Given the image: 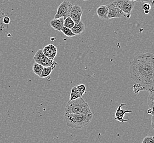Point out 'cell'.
Returning a JSON list of instances; mask_svg holds the SVG:
<instances>
[{
	"label": "cell",
	"instance_id": "obj_1",
	"mask_svg": "<svg viewBox=\"0 0 154 143\" xmlns=\"http://www.w3.org/2000/svg\"><path fill=\"white\" fill-rule=\"evenodd\" d=\"M131 77L149 92L154 89V54L145 52L138 55L130 62Z\"/></svg>",
	"mask_w": 154,
	"mask_h": 143
},
{
	"label": "cell",
	"instance_id": "obj_2",
	"mask_svg": "<svg viewBox=\"0 0 154 143\" xmlns=\"http://www.w3.org/2000/svg\"><path fill=\"white\" fill-rule=\"evenodd\" d=\"M92 114H67L65 113L64 119L69 127L73 129H81L86 127L91 122Z\"/></svg>",
	"mask_w": 154,
	"mask_h": 143
},
{
	"label": "cell",
	"instance_id": "obj_3",
	"mask_svg": "<svg viewBox=\"0 0 154 143\" xmlns=\"http://www.w3.org/2000/svg\"><path fill=\"white\" fill-rule=\"evenodd\" d=\"M65 113L67 114H92L89 105L82 97L69 100L65 107Z\"/></svg>",
	"mask_w": 154,
	"mask_h": 143
},
{
	"label": "cell",
	"instance_id": "obj_4",
	"mask_svg": "<svg viewBox=\"0 0 154 143\" xmlns=\"http://www.w3.org/2000/svg\"><path fill=\"white\" fill-rule=\"evenodd\" d=\"M135 2L129 0H114L112 3L122 11L127 18H130L131 13L135 6Z\"/></svg>",
	"mask_w": 154,
	"mask_h": 143
},
{
	"label": "cell",
	"instance_id": "obj_5",
	"mask_svg": "<svg viewBox=\"0 0 154 143\" xmlns=\"http://www.w3.org/2000/svg\"><path fill=\"white\" fill-rule=\"evenodd\" d=\"M33 59L35 63L40 64L44 67L54 65L57 66L58 65V63L56 62V61L52 59H49L43 54L42 49H40L37 51V52L35 53L33 57Z\"/></svg>",
	"mask_w": 154,
	"mask_h": 143
},
{
	"label": "cell",
	"instance_id": "obj_6",
	"mask_svg": "<svg viewBox=\"0 0 154 143\" xmlns=\"http://www.w3.org/2000/svg\"><path fill=\"white\" fill-rule=\"evenodd\" d=\"M73 5L68 1H64L59 6L57 12L56 13L54 18L58 19L63 18L65 20L66 18L70 16V13Z\"/></svg>",
	"mask_w": 154,
	"mask_h": 143
},
{
	"label": "cell",
	"instance_id": "obj_7",
	"mask_svg": "<svg viewBox=\"0 0 154 143\" xmlns=\"http://www.w3.org/2000/svg\"><path fill=\"white\" fill-rule=\"evenodd\" d=\"M108 8V19L120 18L126 17V14L115 6L113 3H110L106 5Z\"/></svg>",
	"mask_w": 154,
	"mask_h": 143
},
{
	"label": "cell",
	"instance_id": "obj_8",
	"mask_svg": "<svg viewBox=\"0 0 154 143\" xmlns=\"http://www.w3.org/2000/svg\"><path fill=\"white\" fill-rule=\"evenodd\" d=\"M126 103H121L120 105L117 107V110L116 111L115 113V116L114 117V119L116 120L117 121L120 122H126L130 121L129 119H124V116L127 113H133L132 110H123L122 109V107L124 106H126Z\"/></svg>",
	"mask_w": 154,
	"mask_h": 143
},
{
	"label": "cell",
	"instance_id": "obj_9",
	"mask_svg": "<svg viewBox=\"0 0 154 143\" xmlns=\"http://www.w3.org/2000/svg\"><path fill=\"white\" fill-rule=\"evenodd\" d=\"M82 13L83 11L80 6L78 5H74L71 9L69 17L74 21L75 24H78L81 21Z\"/></svg>",
	"mask_w": 154,
	"mask_h": 143
},
{
	"label": "cell",
	"instance_id": "obj_10",
	"mask_svg": "<svg viewBox=\"0 0 154 143\" xmlns=\"http://www.w3.org/2000/svg\"><path fill=\"white\" fill-rule=\"evenodd\" d=\"M42 52L43 54L49 59L54 60L57 55L58 50L56 46L51 44L44 47L42 49Z\"/></svg>",
	"mask_w": 154,
	"mask_h": 143
},
{
	"label": "cell",
	"instance_id": "obj_11",
	"mask_svg": "<svg viewBox=\"0 0 154 143\" xmlns=\"http://www.w3.org/2000/svg\"><path fill=\"white\" fill-rule=\"evenodd\" d=\"M64 19L60 18L58 19H53L50 21V25L54 30L60 31L64 27Z\"/></svg>",
	"mask_w": 154,
	"mask_h": 143
},
{
	"label": "cell",
	"instance_id": "obj_12",
	"mask_svg": "<svg viewBox=\"0 0 154 143\" xmlns=\"http://www.w3.org/2000/svg\"><path fill=\"white\" fill-rule=\"evenodd\" d=\"M96 12L99 18L102 20L108 19V8L106 5H102L96 10Z\"/></svg>",
	"mask_w": 154,
	"mask_h": 143
},
{
	"label": "cell",
	"instance_id": "obj_13",
	"mask_svg": "<svg viewBox=\"0 0 154 143\" xmlns=\"http://www.w3.org/2000/svg\"><path fill=\"white\" fill-rule=\"evenodd\" d=\"M71 31L74 34L79 35L82 33L85 30V25L82 21L79 22L78 24H75L74 27L71 29Z\"/></svg>",
	"mask_w": 154,
	"mask_h": 143
},
{
	"label": "cell",
	"instance_id": "obj_14",
	"mask_svg": "<svg viewBox=\"0 0 154 143\" xmlns=\"http://www.w3.org/2000/svg\"><path fill=\"white\" fill-rule=\"evenodd\" d=\"M57 66H51V67H44L43 69V71L41 73V75L40 78H47L49 76V75L51 74L54 68H56Z\"/></svg>",
	"mask_w": 154,
	"mask_h": 143
},
{
	"label": "cell",
	"instance_id": "obj_15",
	"mask_svg": "<svg viewBox=\"0 0 154 143\" xmlns=\"http://www.w3.org/2000/svg\"><path fill=\"white\" fill-rule=\"evenodd\" d=\"M43 68L44 67L42 65H41L40 64H38L37 63H35L32 66V71L35 75H37L38 77H40L41 73L43 71Z\"/></svg>",
	"mask_w": 154,
	"mask_h": 143
},
{
	"label": "cell",
	"instance_id": "obj_16",
	"mask_svg": "<svg viewBox=\"0 0 154 143\" xmlns=\"http://www.w3.org/2000/svg\"><path fill=\"white\" fill-rule=\"evenodd\" d=\"M82 97L81 96L80 94L78 91V90L76 89V86L72 88L71 90V93H70V100H74L77 99L79 98Z\"/></svg>",
	"mask_w": 154,
	"mask_h": 143
},
{
	"label": "cell",
	"instance_id": "obj_17",
	"mask_svg": "<svg viewBox=\"0 0 154 143\" xmlns=\"http://www.w3.org/2000/svg\"><path fill=\"white\" fill-rule=\"evenodd\" d=\"M75 24V23L74 22V21L70 17L66 18L64 21V27L69 29H71L74 27Z\"/></svg>",
	"mask_w": 154,
	"mask_h": 143
},
{
	"label": "cell",
	"instance_id": "obj_18",
	"mask_svg": "<svg viewBox=\"0 0 154 143\" xmlns=\"http://www.w3.org/2000/svg\"><path fill=\"white\" fill-rule=\"evenodd\" d=\"M60 31L68 37H73L76 36V35L74 34L72 31H71V29L66 28L65 27H63Z\"/></svg>",
	"mask_w": 154,
	"mask_h": 143
},
{
	"label": "cell",
	"instance_id": "obj_19",
	"mask_svg": "<svg viewBox=\"0 0 154 143\" xmlns=\"http://www.w3.org/2000/svg\"><path fill=\"white\" fill-rule=\"evenodd\" d=\"M133 91L134 93L138 94L142 91H145L144 88L142 87V85L138 83H136L133 85L132 87Z\"/></svg>",
	"mask_w": 154,
	"mask_h": 143
},
{
	"label": "cell",
	"instance_id": "obj_20",
	"mask_svg": "<svg viewBox=\"0 0 154 143\" xmlns=\"http://www.w3.org/2000/svg\"><path fill=\"white\" fill-rule=\"evenodd\" d=\"M76 87L78 91L79 92V93L80 94L81 96L82 97L83 94L86 92V86L84 84H80L77 86H76Z\"/></svg>",
	"mask_w": 154,
	"mask_h": 143
},
{
	"label": "cell",
	"instance_id": "obj_21",
	"mask_svg": "<svg viewBox=\"0 0 154 143\" xmlns=\"http://www.w3.org/2000/svg\"><path fill=\"white\" fill-rule=\"evenodd\" d=\"M142 143H154V136H146L142 141Z\"/></svg>",
	"mask_w": 154,
	"mask_h": 143
},
{
	"label": "cell",
	"instance_id": "obj_22",
	"mask_svg": "<svg viewBox=\"0 0 154 143\" xmlns=\"http://www.w3.org/2000/svg\"><path fill=\"white\" fill-rule=\"evenodd\" d=\"M148 105L149 109L154 111V98L148 97Z\"/></svg>",
	"mask_w": 154,
	"mask_h": 143
},
{
	"label": "cell",
	"instance_id": "obj_23",
	"mask_svg": "<svg viewBox=\"0 0 154 143\" xmlns=\"http://www.w3.org/2000/svg\"><path fill=\"white\" fill-rule=\"evenodd\" d=\"M151 5L149 3H145L143 5V9L144 11H150L151 9Z\"/></svg>",
	"mask_w": 154,
	"mask_h": 143
},
{
	"label": "cell",
	"instance_id": "obj_24",
	"mask_svg": "<svg viewBox=\"0 0 154 143\" xmlns=\"http://www.w3.org/2000/svg\"><path fill=\"white\" fill-rule=\"evenodd\" d=\"M10 21H11V20H10V18H9L8 17L6 16V17H5L3 18V22L5 24H8L9 23H10Z\"/></svg>",
	"mask_w": 154,
	"mask_h": 143
},
{
	"label": "cell",
	"instance_id": "obj_25",
	"mask_svg": "<svg viewBox=\"0 0 154 143\" xmlns=\"http://www.w3.org/2000/svg\"><path fill=\"white\" fill-rule=\"evenodd\" d=\"M143 2H146L150 3L152 6H154V0H143Z\"/></svg>",
	"mask_w": 154,
	"mask_h": 143
},
{
	"label": "cell",
	"instance_id": "obj_26",
	"mask_svg": "<svg viewBox=\"0 0 154 143\" xmlns=\"http://www.w3.org/2000/svg\"><path fill=\"white\" fill-rule=\"evenodd\" d=\"M147 113L149 115H154V111L152 110L151 109H149L147 110Z\"/></svg>",
	"mask_w": 154,
	"mask_h": 143
},
{
	"label": "cell",
	"instance_id": "obj_27",
	"mask_svg": "<svg viewBox=\"0 0 154 143\" xmlns=\"http://www.w3.org/2000/svg\"><path fill=\"white\" fill-rule=\"evenodd\" d=\"M151 126L154 130V115H152L151 119Z\"/></svg>",
	"mask_w": 154,
	"mask_h": 143
},
{
	"label": "cell",
	"instance_id": "obj_28",
	"mask_svg": "<svg viewBox=\"0 0 154 143\" xmlns=\"http://www.w3.org/2000/svg\"><path fill=\"white\" fill-rule=\"evenodd\" d=\"M149 97H152V98H154V89H153L152 91L149 92Z\"/></svg>",
	"mask_w": 154,
	"mask_h": 143
},
{
	"label": "cell",
	"instance_id": "obj_29",
	"mask_svg": "<svg viewBox=\"0 0 154 143\" xmlns=\"http://www.w3.org/2000/svg\"><path fill=\"white\" fill-rule=\"evenodd\" d=\"M129 1H134V2H143V0H129Z\"/></svg>",
	"mask_w": 154,
	"mask_h": 143
},
{
	"label": "cell",
	"instance_id": "obj_30",
	"mask_svg": "<svg viewBox=\"0 0 154 143\" xmlns=\"http://www.w3.org/2000/svg\"><path fill=\"white\" fill-rule=\"evenodd\" d=\"M150 12V11H144V13H145V14H148Z\"/></svg>",
	"mask_w": 154,
	"mask_h": 143
},
{
	"label": "cell",
	"instance_id": "obj_31",
	"mask_svg": "<svg viewBox=\"0 0 154 143\" xmlns=\"http://www.w3.org/2000/svg\"><path fill=\"white\" fill-rule=\"evenodd\" d=\"M82 1H89V0H82Z\"/></svg>",
	"mask_w": 154,
	"mask_h": 143
}]
</instances>
